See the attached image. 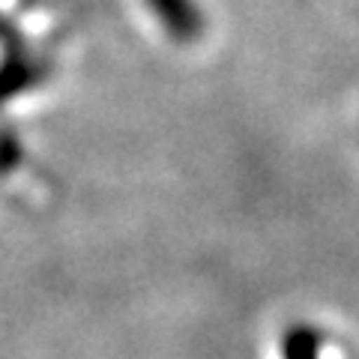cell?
Instances as JSON below:
<instances>
[{"instance_id": "1", "label": "cell", "mask_w": 359, "mask_h": 359, "mask_svg": "<svg viewBox=\"0 0 359 359\" xmlns=\"http://www.w3.org/2000/svg\"><path fill=\"white\" fill-rule=\"evenodd\" d=\"M168 36L177 42H192L204 33V15L195 0H147Z\"/></svg>"}, {"instance_id": "2", "label": "cell", "mask_w": 359, "mask_h": 359, "mask_svg": "<svg viewBox=\"0 0 359 359\" xmlns=\"http://www.w3.org/2000/svg\"><path fill=\"white\" fill-rule=\"evenodd\" d=\"M285 359H320V335L311 327H290L282 341Z\"/></svg>"}]
</instances>
